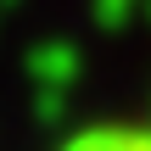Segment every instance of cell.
I'll list each match as a JSON object with an SVG mask.
<instances>
[{"instance_id": "cell-1", "label": "cell", "mask_w": 151, "mask_h": 151, "mask_svg": "<svg viewBox=\"0 0 151 151\" xmlns=\"http://www.w3.org/2000/svg\"><path fill=\"white\" fill-rule=\"evenodd\" d=\"M39 151H151V95L134 101V106H123V112L90 118V123L56 134Z\"/></svg>"}]
</instances>
